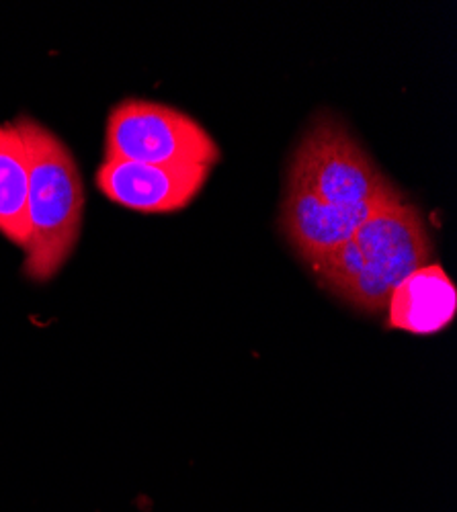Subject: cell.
<instances>
[{"instance_id": "1", "label": "cell", "mask_w": 457, "mask_h": 512, "mask_svg": "<svg viewBox=\"0 0 457 512\" xmlns=\"http://www.w3.org/2000/svg\"><path fill=\"white\" fill-rule=\"evenodd\" d=\"M433 244L421 211L398 197L359 226L341 248L310 271L318 285L359 314L386 312L390 293L429 265Z\"/></svg>"}, {"instance_id": "2", "label": "cell", "mask_w": 457, "mask_h": 512, "mask_svg": "<svg viewBox=\"0 0 457 512\" xmlns=\"http://www.w3.org/2000/svg\"><path fill=\"white\" fill-rule=\"evenodd\" d=\"M19 132L29 154V195L23 273L46 283L66 265L78 242L85 187L66 144L35 119L19 117Z\"/></svg>"}, {"instance_id": "3", "label": "cell", "mask_w": 457, "mask_h": 512, "mask_svg": "<svg viewBox=\"0 0 457 512\" xmlns=\"http://www.w3.org/2000/svg\"><path fill=\"white\" fill-rule=\"evenodd\" d=\"M105 160L214 168L220 162V148L205 127L187 113L169 105L130 99L109 113Z\"/></svg>"}, {"instance_id": "4", "label": "cell", "mask_w": 457, "mask_h": 512, "mask_svg": "<svg viewBox=\"0 0 457 512\" xmlns=\"http://www.w3.org/2000/svg\"><path fill=\"white\" fill-rule=\"evenodd\" d=\"M330 205H363L398 193L347 127L316 117L294 152L289 179Z\"/></svg>"}, {"instance_id": "5", "label": "cell", "mask_w": 457, "mask_h": 512, "mask_svg": "<svg viewBox=\"0 0 457 512\" xmlns=\"http://www.w3.org/2000/svg\"><path fill=\"white\" fill-rule=\"evenodd\" d=\"M398 197H402L400 191L363 205H330L320 201L302 185L287 181L281 228L300 259L312 267L351 240L373 211Z\"/></svg>"}, {"instance_id": "6", "label": "cell", "mask_w": 457, "mask_h": 512, "mask_svg": "<svg viewBox=\"0 0 457 512\" xmlns=\"http://www.w3.org/2000/svg\"><path fill=\"white\" fill-rule=\"evenodd\" d=\"M210 173V166H154L105 160L97 170V187L121 207L142 213H173L199 195Z\"/></svg>"}, {"instance_id": "7", "label": "cell", "mask_w": 457, "mask_h": 512, "mask_svg": "<svg viewBox=\"0 0 457 512\" xmlns=\"http://www.w3.org/2000/svg\"><path fill=\"white\" fill-rule=\"evenodd\" d=\"M386 312L392 330L417 336L439 334L457 314V289L441 265L429 263L390 293Z\"/></svg>"}, {"instance_id": "8", "label": "cell", "mask_w": 457, "mask_h": 512, "mask_svg": "<svg viewBox=\"0 0 457 512\" xmlns=\"http://www.w3.org/2000/svg\"><path fill=\"white\" fill-rule=\"evenodd\" d=\"M29 154L17 123H0V234L25 250Z\"/></svg>"}]
</instances>
